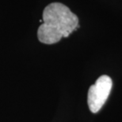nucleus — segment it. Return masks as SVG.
<instances>
[{
    "label": "nucleus",
    "instance_id": "2",
    "mask_svg": "<svg viewBox=\"0 0 122 122\" xmlns=\"http://www.w3.org/2000/svg\"><path fill=\"white\" fill-rule=\"evenodd\" d=\"M113 81L109 76L102 75L91 85L88 91L87 103L90 110L96 113L105 103L110 94Z\"/></svg>",
    "mask_w": 122,
    "mask_h": 122
},
{
    "label": "nucleus",
    "instance_id": "1",
    "mask_svg": "<svg viewBox=\"0 0 122 122\" xmlns=\"http://www.w3.org/2000/svg\"><path fill=\"white\" fill-rule=\"evenodd\" d=\"M43 24L37 30L41 43L54 44L67 38L79 28V18L67 6L60 2L48 5L43 11Z\"/></svg>",
    "mask_w": 122,
    "mask_h": 122
}]
</instances>
